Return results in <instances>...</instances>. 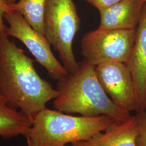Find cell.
I'll use <instances>...</instances> for the list:
<instances>
[{
	"label": "cell",
	"mask_w": 146,
	"mask_h": 146,
	"mask_svg": "<svg viewBox=\"0 0 146 146\" xmlns=\"http://www.w3.org/2000/svg\"><path fill=\"white\" fill-rule=\"evenodd\" d=\"M8 37L0 32V94L32 123L47 103L57 97L58 90L39 75L34 61Z\"/></svg>",
	"instance_id": "6da1fadb"
},
{
	"label": "cell",
	"mask_w": 146,
	"mask_h": 146,
	"mask_svg": "<svg viewBox=\"0 0 146 146\" xmlns=\"http://www.w3.org/2000/svg\"><path fill=\"white\" fill-rule=\"evenodd\" d=\"M58 95L54 101L55 110L83 116H109L116 121L131 116L117 106L100 84L95 66L86 59L79 62L76 70L58 80Z\"/></svg>",
	"instance_id": "7a4b0ae2"
},
{
	"label": "cell",
	"mask_w": 146,
	"mask_h": 146,
	"mask_svg": "<svg viewBox=\"0 0 146 146\" xmlns=\"http://www.w3.org/2000/svg\"><path fill=\"white\" fill-rule=\"evenodd\" d=\"M115 121L107 115L74 116L46 108L35 116L26 135L35 137L44 146H65L88 140Z\"/></svg>",
	"instance_id": "3957f363"
},
{
	"label": "cell",
	"mask_w": 146,
	"mask_h": 146,
	"mask_svg": "<svg viewBox=\"0 0 146 146\" xmlns=\"http://www.w3.org/2000/svg\"><path fill=\"white\" fill-rule=\"evenodd\" d=\"M80 28V19L73 0H46L44 31L47 41L58 52L68 73L79 66L73 50V42Z\"/></svg>",
	"instance_id": "277c9868"
},
{
	"label": "cell",
	"mask_w": 146,
	"mask_h": 146,
	"mask_svg": "<svg viewBox=\"0 0 146 146\" xmlns=\"http://www.w3.org/2000/svg\"><path fill=\"white\" fill-rule=\"evenodd\" d=\"M135 29L95 31L86 33L81 40V52L94 66L109 62L127 64L136 38Z\"/></svg>",
	"instance_id": "5b68a950"
},
{
	"label": "cell",
	"mask_w": 146,
	"mask_h": 146,
	"mask_svg": "<svg viewBox=\"0 0 146 146\" xmlns=\"http://www.w3.org/2000/svg\"><path fill=\"white\" fill-rule=\"evenodd\" d=\"M4 19L9 25L5 34L23 43L37 62L46 69L50 78L58 80L68 74L52 53L46 38L37 33L18 11L5 13Z\"/></svg>",
	"instance_id": "8992f818"
},
{
	"label": "cell",
	"mask_w": 146,
	"mask_h": 146,
	"mask_svg": "<svg viewBox=\"0 0 146 146\" xmlns=\"http://www.w3.org/2000/svg\"><path fill=\"white\" fill-rule=\"evenodd\" d=\"M100 84L111 101L122 110L131 113L137 111V100L133 76L127 64L109 62L95 67Z\"/></svg>",
	"instance_id": "52a82bcc"
},
{
	"label": "cell",
	"mask_w": 146,
	"mask_h": 146,
	"mask_svg": "<svg viewBox=\"0 0 146 146\" xmlns=\"http://www.w3.org/2000/svg\"><path fill=\"white\" fill-rule=\"evenodd\" d=\"M136 38L127 66L131 71L135 89L136 113L145 111L146 95V2L136 29Z\"/></svg>",
	"instance_id": "ba28073f"
},
{
	"label": "cell",
	"mask_w": 146,
	"mask_h": 146,
	"mask_svg": "<svg viewBox=\"0 0 146 146\" xmlns=\"http://www.w3.org/2000/svg\"><path fill=\"white\" fill-rule=\"evenodd\" d=\"M139 123L135 115L123 120L116 121L104 131L87 140L78 141L72 146H136Z\"/></svg>",
	"instance_id": "9c48e42d"
},
{
	"label": "cell",
	"mask_w": 146,
	"mask_h": 146,
	"mask_svg": "<svg viewBox=\"0 0 146 146\" xmlns=\"http://www.w3.org/2000/svg\"><path fill=\"white\" fill-rule=\"evenodd\" d=\"M143 0H122L110 8L99 11L101 30L135 29L141 17Z\"/></svg>",
	"instance_id": "30bf717a"
},
{
	"label": "cell",
	"mask_w": 146,
	"mask_h": 146,
	"mask_svg": "<svg viewBox=\"0 0 146 146\" xmlns=\"http://www.w3.org/2000/svg\"><path fill=\"white\" fill-rule=\"evenodd\" d=\"M31 122L21 111L11 107L0 94V136L11 138L26 135Z\"/></svg>",
	"instance_id": "8fae6325"
},
{
	"label": "cell",
	"mask_w": 146,
	"mask_h": 146,
	"mask_svg": "<svg viewBox=\"0 0 146 146\" xmlns=\"http://www.w3.org/2000/svg\"><path fill=\"white\" fill-rule=\"evenodd\" d=\"M46 0H19L11 6L37 33L44 36V14Z\"/></svg>",
	"instance_id": "7c38bea8"
},
{
	"label": "cell",
	"mask_w": 146,
	"mask_h": 146,
	"mask_svg": "<svg viewBox=\"0 0 146 146\" xmlns=\"http://www.w3.org/2000/svg\"><path fill=\"white\" fill-rule=\"evenodd\" d=\"M139 123V131L136 139V146H146V115L145 111L136 113Z\"/></svg>",
	"instance_id": "4fadbf2b"
},
{
	"label": "cell",
	"mask_w": 146,
	"mask_h": 146,
	"mask_svg": "<svg viewBox=\"0 0 146 146\" xmlns=\"http://www.w3.org/2000/svg\"><path fill=\"white\" fill-rule=\"evenodd\" d=\"M15 11L11 5L6 3L3 0H0V32L5 34L7 26L4 23V15L5 13Z\"/></svg>",
	"instance_id": "5bb4252c"
},
{
	"label": "cell",
	"mask_w": 146,
	"mask_h": 146,
	"mask_svg": "<svg viewBox=\"0 0 146 146\" xmlns=\"http://www.w3.org/2000/svg\"><path fill=\"white\" fill-rule=\"evenodd\" d=\"M99 11L110 8L122 0H85Z\"/></svg>",
	"instance_id": "9a60e30c"
},
{
	"label": "cell",
	"mask_w": 146,
	"mask_h": 146,
	"mask_svg": "<svg viewBox=\"0 0 146 146\" xmlns=\"http://www.w3.org/2000/svg\"><path fill=\"white\" fill-rule=\"evenodd\" d=\"M25 136L27 141V146H44L35 137L28 134Z\"/></svg>",
	"instance_id": "2e32d148"
},
{
	"label": "cell",
	"mask_w": 146,
	"mask_h": 146,
	"mask_svg": "<svg viewBox=\"0 0 146 146\" xmlns=\"http://www.w3.org/2000/svg\"><path fill=\"white\" fill-rule=\"evenodd\" d=\"M3 1L8 5H14L19 0H3Z\"/></svg>",
	"instance_id": "e0dca14e"
},
{
	"label": "cell",
	"mask_w": 146,
	"mask_h": 146,
	"mask_svg": "<svg viewBox=\"0 0 146 146\" xmlns=\"http://www.w3.org/2000/svg\"><path fill=\"white\" fill-rule=\"evenodd\" d=\"M145 113L146 115V102H145Z\"/></svg>",
	"instance_id": "ac0fdd59"
},
{
	"label": "cell",
	"mask_w": 146,
	"mask_h": 146,
	"mask_svg": "<svg viewBox=\"0 0 146 146\" xmlns=\"http://www.w3.org/2000/svg\"><path fill=\"white\" fill-rule=\"evenodd\" d=\"M144 2H146V0H143Z\"/></svg>",
	"instance_id": "d6986e66"
}]
</instances>
